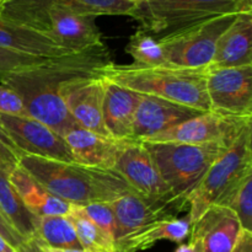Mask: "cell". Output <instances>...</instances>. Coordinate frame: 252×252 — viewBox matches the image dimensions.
I'll return each instance as SVG.
<instances>
[{
	"instance_id": "33",
	"label": "cell",
	"mask_w": 252,
	"mask_h": 252,
	"mask_svg": "<svg viewBox=\"0 0 252 252\" xmlns=\"http://www.w3.org/2000/svg\"><path fill=\"white\" fill-rule=\"evenodd\" d=\"M0 236L9 244L11 248H14L16 250L21 244H24L26 241V239L22 238L19 233L16 231V229L6 220L2 213L0 212Z\"/></svg>"
},
{
	"instance_id": "16",
	"label": "cell",
	"mask_w": 252,
	"mask_h": 252,
	"mask_svg": "<svg viewBox=\"0 0 252 252\" xmlns=\"http://www.w3.org/2000/svg\"><path fill=\"white\" fill-rule=\"evenodd\" d=\"M113 170L138 193L154 197L172 194L160 176L152 155L139 140L128 139L126 142Z\"/></svg>"
},
{
	"instance_id": "12",
	"label": "cell",
	"mask_w": 252,
	"mask_h": 252,
	"mask_svg": "<svg viewBox=\"0 0 252 252\" xmlns=\"http://www.w3.org/2000/svg\"><path fill=\"white\" fill-rule=\"evenodd\" d=\"M207 95L211 111L231 116H252V65L207 68Z\"/></svg>"
},
{
	"instance_id": "2",
	"label": "cell",
	"mask_w": 252,
	"mask_h": 252,
	"mask_svg": "<svg viewBox=\"0 0 252 252\" xmlns=\"http://www.w3.org/2000/svg\"><path fill=\"white\" fill-rule=\"evenodd\" d=\"M19 166L53 196L70 206H86L95 202L111 203L132 191L115 170L26 154L20 158Z\"/></svg>"
},
{
	"instance_id": "25",
	"label": "cell",
	"mask_w": 252,
	"mask_h": 252,
	"mask_svg": "<svg viewBox=\"0 0 252 252\" xmlns=\"http://www.w3.org/2000/svg\"><path fill=\"white\" fill-rule=\"evenodd\" d=\"M33 239L49 248L83 249L66 216L38 217Z\"/></svg>"
},
{
	"instance_id": "29",
	"label": "cell",
	"mask_w": 252,
	"mask_h": 252,
	"mask_svg": "<svg viewBox=\"0 0 252 252\" xmlns=\"http://www.w3.org/2000/svg\"><path fill=\"white\" fill-rule=\"evenodd\" d=\"M52 59L54 58L34 57L30 56V54L10 51V49L0 48V83L10 74L29 70V69L34 68V66L47 63Z\"/></svg>"
},
{
	"instance_id": "9",
	"label": "cell",
	"mask_w": 252,
	"mask_h": 252,
	"mask_svg": "<svg viewBox=\"0 0 252 252\" xmlns=\"http://www.w3.org/2000/svg\"><path fill=\"white\" fill-rule=\"evenodd\" d=\"M133 0H4L0 19L32 29L34 22L49 9H63L88 16L127 15L134 9Z\"/></svg>"
},
{
	"instance_id": "27",
	"label": "cell",
	"mask_w": 252,
	"mask_h": 252,
	"mask_svg": "<svg viewBox=\"0 0 252 252\" xmlns=\"http://www.w3.org/2000/svg\"><path fill=\"white\" fill-rule=\"evenodd\" d=\"M126 52L132 57L135 64L148 66L166 64L164 49L159 41L140 29L130 36Z\"/></svg>"
},
{
	"instance_id": "18",
	"label": "cell",
	"mask_w": 252,
	"mask_h": 252,
	"mask_svg": "<svg viewBox=\"0 0 252 252\" xmlns=\"http://www.w3.org/2000/svg\"><path fill=\"white\" fill-rule=\"evenodd\" d=\"M75 162L86 166L113 170L118 154L128 139H115L76 127L64 135Z\"/></svg>"
},
{
	"instance_id": "8",
	"label": "cell",
	"mask_w": 252,
	"mask_h": 252,
	"mask_svg": "<svg viewBox=\"0 0 252 252\" xmlns=\"http://www.w3.org/2000/svg\"><path fill=\"white\" fill-rule=\"evenodd\" d=\"M111 207L116 220V243L152 223L177 218V214L189 211L187 202L174 194L144 196L133 189L111 202Z\"/></svg>"
},
{
	"instance_id": "1",
	"label": "cell",
	"mask_w": 252,
	"mask_h": 252,
	"mask_svg": "<svg viewBox=\"0 0 252 252\" xmlns=\"http://www.w3.org/2000/svg\"><path fill=\"white\" fill-rule=\"evenodd\" d=\"M106 44L80 53L58 57L47 63L7 75L1 81L21 97L27 116L64 137L80 126L71 117L59 91L62 84L79 76L97 74L111 63Z\"/></svg>"
},
{
	"instance_id": "17",
	"label": "cell",
	"mask_w": 252,
	"mask_h": 252,
	"mask_svg": "<svg viewBox=\"0 0 252 252\" xmlns=\"http://www.w3.org/2000/svg\"><path fill=\"white\" fill-rule=\"evenodd\" d=\"M203 111L172 102L157 96L140 94L135 112L133 140H144L157 133L175 127L191 118L198 117Z\"/></svg>"
},
{
	"instance_id": "36",
	"label": "cell",
	"mask_w": 252,
	"mask_h": 252,
	"mask_svg": "<svg viewBox=\"0 0 252 252\" xmlns=\"http://www.w3.org/2000/svg\"><path fill=\"white\" fill-rule=\"evenodd\" d=\"M36 240V239H34ZM37 241V240H36ZM37 244H38L39 249H41L42 252H88L85 250H83V249H58V248H49V246H46L43 245V244L38 243L37 241Z\"/></svg>"
},
{
	"instance_id": "26",
	"label": "cell",
	"mask_w": 252,
	"mask_h": 252,
	"mask_svg": "<svg viewBox=\"0 0 252 252\" xmlns=\"http://www.w3.org/2000/svg\"><path fill=\"white\" fill-rule=\"evenodd\" d=\"M66 217L73 224L83 250L94 252L115 249V244L81 211L79 206H71L70 212L66 214Z\"/></svg>"
},
{
	"instance_id": "23",
	"label": "cell",
	"mask_w": 252,
	"mask_h": 252,
	"mask_svg": "<svg viewBox=\"0 0 252 252\" xmlns=\"http://www.w3.org/2000/svg\"><path fill=\"white\" fill-rule=\"evenodd\" d=\"M189 231L191 221L189 217L162 219L126 236L117 241L115 246L125 252H138L147 250L161 240L182 244L189 236Z\"/></svg>"
},
{
	"instance_id": "19",
	"label": "cell",
	"mask_w": 252,
	"mask_h": 252,
	"mask_svg": "<svg viewBox=\"0 0 252 252\" xmlns=\"http://www.w3.org/2000/svg\"><path fill=\"white\" fill-rule=\"evenodd\" d=\"M139 98L140 94L103 78V123L110 137L133 139Z\"/></svg>"
},
{
	"instance_id": "31",
	"label": "cell",
	"mask_w": 252,
	"mask_h": 252,
	"mask_svg": "<svg viewBox=\"0 0 252 252\" xmlns=\"http://www.w3.org/2000/svg\"><path fill=\"white\" fill-rule=\"evenodd\" d=\"M0 113L29 117L21 97L12 89L2 83H0Z\"/></svg>"
},
{
	"instance_id": "34",
	"label": "cell",
	"mask_w": 252,
	"mask_h": 252,
	"mask_svg": "<svg viewBox=\"0 0 252 252\" xmlns=\"http://www.w3.org/2000/svg\"><path fill=\"white\" fill-rule=\"evenodd\" d=\"M231 252H252V233L243 230Z\"/></svg>"
},
{
	"instance_id": "30",
	"label": "cell",
	"mask_w": 252,
	"mask_h": 252,
	"mask_svg": "<svg viewBox=\"0 0 252 252\" xmlns=\"http://www.w3.org/2000/svg\"><path fill=\"white\" fill-rule=\"evenodd\" d=\"M81 211L100 228V230L112 241L116 243V220L111 203L95 202L86 206H79Z\"/></svg>"
},
{
	"instance_id": "28",
	"label": "cell",
	"mask_w": 252,
	"mask_h": 252,
	"mask_svg": "<svg viewBox=\"0 0 252 252\" xmlns=\"http://www.w3.org/2000/svg\"><path fill=\"white\" fill-rule=\"evenodd\" d=\"M235 213L243 230L252 233V174L248 175L225 206Z\"/></svg>"
},
{
	"instance_id": "24",
	"label": "cell",
	"mask_w": 252,
	"mask_h": 252,
	"mask_svg": "<svg viewBox=\"0 0 252 252\" xmlns=\"http://www.w3.org/2000/svg\"><path fill=\"white\" fill-rule=\"evenodd\" d=\"M0 212L26 240L34 238L38 217L26 208L9 180V172L0 167Z\"/></svg>"
},
{
	"instance_id": "13",
	"label": "cell",
	"mask_w": 252,
	"mask_h": 252,
	"mask_svg": "<svg viewBox=\"0 0 252 252\" xmlns=\"http://www.w3.org/2000/svg\"><path fill=\"white\" fill-rule=\"evenodd\" d=\"M0 126L22 154L75 162L64 138L39 121L0 113Z\"/></svg>"
},
{
	"instance_id": "39",
	"label": "cell",
	"mask_w": 252,
	"mask_h": 252,
	"mask_svg": "<svg viewBox=\"0 0 252 252\" xmlns=\"http://www.w3.org/2000/svg\"><path fill=\"white\" fill-rule=\"evenodd\" d=\"M94 252H125V251L120 250V249L115 246V249H112V250H102V251H94Z\"/></svg>"
},
{
	"instance_id": "4",
	"label": "cell",
	"mask_w": 252,
	"mask_h": 252,
	"mask_svg": "<svg viewBox=\"0 0 252 252\" xmlns=\"http://www.w3.org/2000/svg\"><path fill=\"white\" fill-rule=\"evenodd\" d=\"M252 12V0H137L129 16L155 38L184 31L214 17Z\"/></svg>"
},
{
	"instance_id": "38",
	"label": "cell",
	"mask_w": 252,
	"mask_h": 252,
	"mask_svg": "<svg viewBox=\"0 0 252 252\" xmlns=\"http://www.w3.org/2000/svg\"><path fill=\"white\" fill-rule=\"evenodd\" d=\"M0 252H16V250H15L14 248H11V246L0 236Z\"/></svg>"
},
{
	"instance_id": "10",
	"label": "cell",
	"mask_w": 252,
	"mask_h": 252,
	"mask_svg": "<svg viewBox=\"0 0 252 252\" xmlns=\"http://www.w3.org/2000/svg\"><path fill=\"white\" fill-rule=\"evenodd\" d=\"M252 116H231L208 111L175 127L157 133L139 142H174L187 144L224 143L233 144L240 133L251 125Z\"/></svg>"
},
{
	"instance_id": "37",
	"label": "cell",
	"mask_w": 252,
	"mask_h": 252,
	"mask_svg": "<svg viewBox=\"0 0 252 252\" xmlns=\"http://www.w3.org/2000/svg\"><path fill=\"white\" fill-rule=\"evenodd\" d=\"M175 252H196V250H194L193 245L192 244H180L179 246H177V249L175 250Z\"/></svg>"
},
{
	"instance_id": "41",
	"label": "cell",
	"mask_w": 252,
	"mask_h": 252,
	"mask_svg": "<svg viewBox=\"0 0 252 252\" xmlns=\"http://www.w3.org/2000/svg\"><path fill=\"white\" fill-rule=\"evenodd\" d=\"M133 1H137V0H133Z\"/></svg>"
},
{
	"instance_id": "7",
	"label": "cell",
	"mask_w": 252,
	"mask_h": 252,
	"mask_svg": "<svg viewBox=\"0 0 252 252\" xmlns=\"http://www.w3.org/2000/svg\"><path fill=\"white\" fill-rule=\"evenodd\" d=\"M238 14L214 17L184 31L157 38L164 49L166 64L185 68H207L223 32Z\"/></svg>"
},
{
	"instance_id": "20",
	"label": "cell",
	"mask_w": 252,
	"mask_h": 252,
	"mask_svg": "<svg viewBox=\"0 0 252 252\" xmlns=\"http://www.w3.org/2000/svg\"><path fill=\"white\" fill-rule=\"evenodd\" d=\"M252 12H240L223 32L207 68H238L252 65Z\"/></svg>"
},
{
	"instance_id": "5",
	"label": "cell",
	"mask_w": 252,
	"mask_h": 252,
	"mask_svg": "<svg viewBox=\"0 0 252 252\" xmlns=\"http://www.w3.org/2000/svg\"><path fill=\"white\" fill-rule=\"evenodd\" d=\"M154 160L157 169L171 193L189 204L209 167L230 145L224 143L187 144L174 142H142Z\"/></svg>"
},
{
	"instance_id": "22",
	"label": "cell",
	"mask_w": 252,
	"mask_h": 252,
	"mask_svg": "<svg viewBox=\"0 0 252 252\" xmlns=\"http://www.w3.org/2000/svg\"><path fill=\"white\" fill-rule=\"evenodd\" d=\"M0 48L43 58L71 54L52 41L47 34L0 19Z\"/></svg>"
},
{
	"instance_id": "21",
	"label": "cell",
	"mask_w": 252,
	"mask_h": 252,
	"mask_svg": "<svg viewBox=\"0 0 252 252\" xmlns=\"http://www.w3.org/2000/svg\"><path fill=\"white\" fill-rule=\"evenodd\" d=\"M9 180L26 208L36 217L66 216L70 212V204L53 196L19 165L9 172Z\"/></svg>"
},
{
	"instance_id": "32",
	"label": "cell",
	"mask_w": 252,
	"mask_h": 252,
	"mask_svg": "<svg viewBox=\"0 0 252 252\" xmlns=\"http://www.w3.org/2000/svg\"><path fill=\"white\" fill-rule=\"evenodd\" d=\"M22 155L24 154L17 149L16 145L0 126V167L10 172L19 165L20 158Z\"/></svg>"
},
{
	"instance_id": "15",
	"label": "cell",
	"mask_w": 252,
	"mask_h": 252,
	"mask_svg": "<svg viewBox=\"0 0 252 252\" xmlns=\"http://www.w3.org/2000/svg\"><path fill=\"white\" fill-rule=\"evenodd\" d=\"M243 228L228 207L212 206L191 225L189 244L196 252H231Z\"/></svg>"
},
{
	"instance_id": "11",
	"label": "cell",
	"mask_w": 252,
	"mask_h": 252,
	"mask_svg": "<svg viewBox=\"0 0 252 252\" xmlns=\"http://www.w3.org/2000/svg\"><path fill=\"white\" fill-rule=\"evenodd\" d=\"M95 19L53 7L34 22L32 30L47 34L69 53H80L105 44Z\"/></svg>"
},
{
	"instance_id": "14",
	"label": "cell",
	"mask_w": 252,
	"mask_h": 252,
	"mask_svg": "<svg viewBox=\"0 0 252 252\" xmlns=\"http://www.w3.org/2000/svg\"><path fill=\"white\" fill-rule=\"evenodd\" d=\"M98 73L65 81L59 95L81 128L110 137L103 123V78Z\"/></svg>"
},
{
	"instance_id": "35",
	"label": "cell",
	"mask_w": 252,
	"mask_h": 252,
	"mask_svg": "<svg viewBox=\"0 0 252 252\" xmlns=\"http://www.w3.org/2000/svg\"><path fill=\"white\" fill-rule=\"evenodd\" d=\"M16 252H42V250L39 249L38 244L34 239H30V240H26L24 244H21L16 249Z\"/></svg>"
},
{
	"instance_id": "6",
	"label": "cell",
	"mask_w": 252,
	"mask_h": 252,
	"mask_svg": "<svg viewBox=\"0 0 252 252\" xmlns=\"http://www.w3.org/2000/svg\"><path fill=\"white\" fill-rule=\"evenodd\" d=\"M252 125L240 133L235 142L208 169L189 197L191 225L212 206H225L248 175L252 174Z\"/></svg>"
},
{
	"instance_id": "40",
	"label": "cell",
	"mask_w": 252,
	"mask_h": 252,
	"mask_svg": "<svg viewBox=\"0 0 252 252\" xmlns=\"http://www.w3.org/2000/svg\"><path fill=\"white\" fill-rule=\"evenodd\" d=\"M2 1H4V0H0V6H1V4H2Z\"/></svg>"
},
{
	"instance_id": "3",
	"label": "cell",
	"mask_w": 252,
	"mask_h": 252,
	"mask_svg": "<svg viewBox=\"0 0 252 252\" xmlns=\"http://www.w3.org/2000/svg\"><path fill=\"white\" fill-rule=\"evenodd\" d=\"M98 74L142 95L157 96L203 112L211 111L207 95V68H185L170 64L148 66L111 62Z\"/></svg>"
}]
</instances>
